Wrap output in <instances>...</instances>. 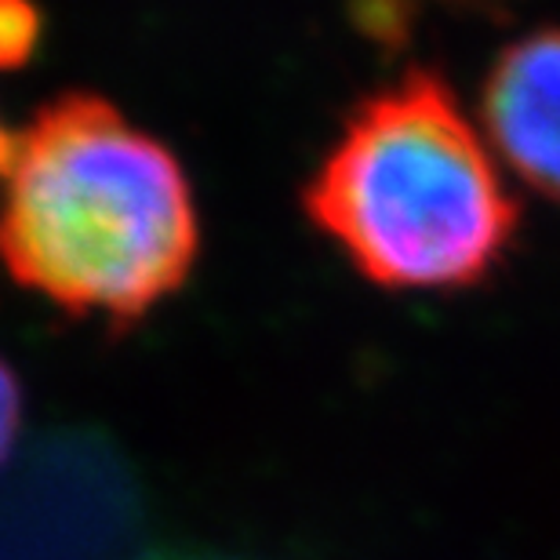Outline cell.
Returning a JSON list of instances; mask_svg holds the SVG:
<instances>
[{
	"label": "cell",
	"instance_id": "obj_1",
	"mask_svg": "<svg viewBox=\"0 0 560 560\" xmlns=\"http://www.w3.org/2000/svg\"><path fill=\"white\" fill-rule=\"evenodd\" d=\"M0 244L62 306L136 313L183 277L194 197L142 128L95 106L62 109L0 161Z\"/></svg>",
	"mask_w": 560,
	"mask_h": 560
},
{
	"label": "cell",
	"instance_id": "obj_2",
	"mask_svg": "<svg viewBox=\"0 0 560 560\" xmlns=\"http://www.w3.org/2000/svg\"><path fill=\"white\" fill-rule=\"evenodd\" d=\"M320 215L375 280L441 291L499 255L510 189L477 125L444 98L411 92L346 131L320 183Z\"/></svg>",
	"mask_w": 560,
	"mask_h": 560
},
{
	"label": "cell",
	"instance_id": "obj_3",
	"mask_svg": "<svg viewBox=\"0 0 560 560\" xmlns=\"http://www.w3.org/2000/svg\"><path fill=\"white\" fill-rule=\"evenodd\" d=\"M477 128L506 178L560 200V30L532 33L499 55Z\"/></svg>",
	"mask_w": 560,
	"mask_h": 560
},
{
	"label": "cell",
	"instance_id": "obj_4",
	"mask_svg": "<svg viewBox=\"0 0 560 560\" xmlns=\"http://www.w3.org/2000/svg\"><path fill=\"white\" fill-rule=\"evenodd\" d=\"M19 425H22V394L15 372L0 361V466H4V458L19 441Z\"/></svg>",
	"mask_w": 560,
	"mask_h": 560
},
{
	"label": "cell",
	"instance_id": "obj_5",
	"mask_svg": "<svg viewBox=\"0 0 560 560\" xmlns=\"http://www.w3.org/2000/svg\"><path fill=\"white\" fill-rule=\"evenodd\" d=\"M0 161H4V145H0Z\"/></svg>",
	"mask_w": 560,
	"mask_h": 560
}]
</instances>
